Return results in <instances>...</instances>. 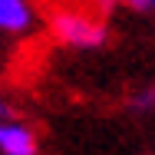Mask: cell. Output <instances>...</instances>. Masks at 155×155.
I'll use <instances>...</instances> for the list:
<instances>
[{
	"label": "cell",
	"mask_w": 155,
	"mask_h": 155,
	"mask_svg": "<svg viewBox=\"0 0 155 155\" xmlns=\"http://www.w3.org/2000/svg\"><path fill=\"white\" fill-rule=\"evenodd\" d=\"M53 33L60 36L66 46H102L106 43V27L93 20V17H86V13H73V10H66V13H56V20H53Z\"/></svg>",
	"instance_id": "6da1fadb"
},
{
	"label": "cell",
	"mask_w": 155,
	"mask_h": 155,
	"mask_svg": "<svg viewBox=\"0 0 155 155\" xmlns=\"http://www.w3.org/2000/svg\"><path fill=\"white\" fill-rule=\"evenodd\" d=\"M0 152L3 155H36V135L20 122H0Z\"/></svg>",
	"instance_id": "7a4b0ae2"
},
{
	"label": "cell",
	"mask_w": 155,
	"mask_h": 155,
	"mask_svg": "<svg viewBox=\"0 0 155 155\" xmlns=\"http://www.w3.org/2000/svg\"><path fill=\"white\" fill-rule=\"evenodd\" d=\"M30 27H33L30 0H0V30L3 33H23Z\"/></svg>",
	"instance_id": "3957f363"
},
{
	"label": "cell",
	"mask_w": 155,
	"mask_h": 155,
	"mask_svg": "<svg viewBox=\"0 0 155 155\" xmlns=\"http://www.w3.org/2000/svg\"><path fill=\"white\" fill-rule=\"evenodd\" d=\"M139 106H145V109H149V106H155V89H149V93L139 96Z\"/></svg>",
	"instance_id": "277c9868"
},
{
	"label": "cell",
	"mask_w": 155,
	"mask_h": 155,
	"mask_svg": "<svg viewBox=\"0 0 155 155\" xmlns=\"http://www.w3.org/2000/svg\"><path fill=\"white\" fill-rule=\"evenodd\" d=\"M135 10H149V7H155V0H129Z\"/></svg>",
	"instance_id": "5b68a950"
},
{
	"label": "cell",
	"mask_w": 155,
	"mask_h": 155,
	"mask_svg": "<svg viewBox=\"0 0 155 155\" xmlns=\"http://www.w3.org/2000/svg\"><path fill=\"white\" fill-rule=\"evenodd\" d=\"M112 3H116V0H99V7H112Z\"/></svg>",
	"instance_id": "8992f818"
},
{
	"label": "cell",
	"mask_w": 155,
	"mask_h": 155,
	"mask_svg": "<svg viewBox=\"0 0 155 155\" xmlns=\"http://www.w3.org/2000/svg\"><path fill=\"white\" fill-rule=\"evenodd\" d=\"M0 112H3V106H0Z\"/></svg>",
	"instance_id": "52a82bcc"
}]
</instances>
